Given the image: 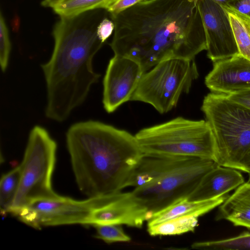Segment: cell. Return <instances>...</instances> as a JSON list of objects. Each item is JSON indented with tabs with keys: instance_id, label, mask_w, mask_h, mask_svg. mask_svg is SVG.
I'll return each instance as SVG.
<instances>
[{
	"instance_id": "6da1fadb",
	"label": "cell",
	"mask_w": 250,
	"mask_h": 250,
	"mask_svg": "<svg viewBox=\"0 0 250 250\" xmlns=\"http://www.w3.org/2000/svg\"><path fill=\"white\" fill-rule=\"evenodd\" d=\"M198 0H146L114 16L109 44L145 72L169 59H194L207 49Z\"/></svg>"
},
{
	"instance_id": "7a4b0ae2",
	"label": "cell",
	"mask_w": 250,
	"mask_h": 250,
	"mask_svg": "<svg viewBox=\"0 0 250 250\" xmlns=\"http://www.w3.org/2000/svg\"><path fill=\"white\" fill-rule=\"evenodd\" d=\"M109 16L99 8L60 17L53 31L54 46L49 61L41 64L46 86V117L62 122L85 100L100 75L93 59L103 44L97 35L101 21Z\"/></svg>"
},
{
	"instance_id": "3957f363",
	"label": "cell",
	"mask_w": 250,
	"mask_h": 250,
	"mask_svg": "<svg viewBox=\"0 0 250 250\" xmlns=\"http://www.w3.org/2000/svg\"><path fill=\"white\" fill-rule=\"evenodd\" d=\"M66 141L76 183L88 197L125 188L144 155L135 135L97 121L72 125Z\"/></svg>"
},
{
	"instance_id": "277c9868",
	"label": "cell",
	"mask_w": 250,
	"mask_h": 250,
	"mask_svg": "<svg viewBox=\"0 0 250 250\" xmlns=\"http://www.w3.org/2000/svg\"><path fill=\"white\" fill-rule=\"evenodd\" d=\"M201 110L214 136L216 163L246 172L245 162L250 153V110L224 94L213 92L204 97Z\"/></svg>"
},
{
	"instance_id": "5b68a950",
	"label": "cell",
	"mask_w": 250,
	"mask_h": 250,
	"mask_svg": "<svg viewBox=\"0 0 250 250\" xmlns=\"http://www.w3.org/2000/svg\"><path fill=\"white\" fill-rule=\"evenodd\" d=\"M135 136L146 155L195 157L215 161V140L206 120L178 117L144 128Z\"/></svg>"
},
{
	"instance_id": "8992f818",
	"label": "cell",
	"mask_w": 250,
	"mask_h": 250,
	"mask_svg": "<svg viewBox=\"0 0 250 250\" xmlns=\"http://www.w3.org/2000/svg\"><path fill=\"white\" fill-rule=\"evenodd\" d=\"M57 145L49 132L40 125L31 130L23 158L19 188L10 213L17 216L30 203L41 200H56L62 196L53 189Z\"/></svg>"
},
{
	"instance_id": "52a82bcc",
	"label": "cell",
	"mask_w": 250,
	"mask_h": 250,
	"mask_svg": "<svg viewBox=\"0 0 250 250\" xmlns=\"http://www.w3.org/2000/svg\"><path fill=\"white\" fill-rule=\"evenodd\" d=\"M199 73L194 59H172L162 61L143 75L130 101L151 105L164 114L176 106L188 93Z\"/></svg>"
},
{
	"instance_id": "ba28073f",
	"label": "cell",
	"mask_w": 250,
	"mask_h": 250,
	"mask_svg": "<svg viewBox=\"0 0 250 250\" xmlns=\"http://www.w3.org/2000/svg\"><path fill=\"white\" fill-rule=\"evenodd\" d=\"M217 165L212 160L189 157L182 165L130 192L146 213L147 221L156 212L188 197L205 174Z\"/></svg>"
},
{
	"instance_id": "9c48e42d",
	"label": "cell",
	"mask_w": 250,
	"mask_h": 250,
	"mask_svg": "<svg viewBox=\"0 0 250 250\" xmlns=\"http://www.w3.org/2000/svg\"><path fill=\"white\" fill-rule=\"evenodd\" d=\"M103 199V196L82 201L62 196L56 200H38L22 208L16 216L21 222L38 229L42 227L86 225L91 212L100 206Z\"/></svg>"
},
{
	"instance_id": "30bf717a",
	"label": "cell",
	"mask_w": 250,
	"mask_h": 250,
	"mask_svg": "<svg viewBox=\"0 0 250 250\" xmlns=\"http://www.w3.org/2000/svg\"><path fill=\"white\" fill-rule=\"evenodd\" d=\"M207 57L213 62L239 54L226 9L212 0H198Z\"/></svg>"
},
{
	"instance_id": "8fae6325",
	"label": "cell",
	"mask_w": 250,
	"mask_h": 250,
	"mask_svg": "<svg viewBox=\"0 0 250 250\" xmlns=\"http://www.w3.org/2000/svg\"><path fill=\"white\" fill-rule=\"evenodd\" d=\"M145 72L135 61L114 55L110 60L103 80V103L108 113L130 101Z\"/></svg>"
},
{
	"instance_id": "7c38bea8",
	"label": "cell",
	"mask_w": 250,
	"mask_h": 250,
	"mask_svg": "<svg viewBox=\"0 0 250 250\" xmlns=\"http://www.w3.org/2000/svg\"><path fill=\"white\" fill-rule=\"evenodd\" d=\"M205 83L211 92L224 95L250 89V60L238 54L213 62Z\"/></svg>"
},
{
	"instance_id": "4fadbf2b",
	"label": "cell",
	"mask_w": 250,
	"mask_h": 250,
	"mask_svg": "<svg viewBox=\"0 0 250 250\" xmlns=\"http://www.w3.org/2000/svg\"><path fill=\"white\" fill-rule=\"evenodd\" d=\"M145 218L130 199L128 192L103 195L101 204L94 209L86 225H125L141 228Z\"/></svg>"
},
{
	"instance_id": "5bb4252c",
	"label": "cell",
	"mask_w": 250,
	"mask_h": 250,
	"mask_svg": "<svg viewBox=\"0 0 250 250\" xmlns=\"http://www.w3.org/2000/svg\"><path fill=\"white\" fill-rule=\"evenodd\" d=\"M244 182L238 170L217 165L205 174L188 199L201 201L216 198L228 194Z\"/></svg>"
},
{
	"instance_id": "9a60e30c",
	"label": "cell",
	"mask_w": 250,
	"mask_h": 250,
	"mask_svg": "<svg viewBox=\"0 0 250 250\" xmlns=\"http://www.w3.org/2000/svg\"><path fill=\"white\" fill-rule=\"evenodd\" d=\"M189 157H170L144 154L134 169L125 188L141 186L184 163Z\"/></svg>"
},
{
	"instance_id": "2e32d148",
	"label": "cell",
	"mask_w": 250,
	"mask_h": 250,
	"mask_svg": "<svg viewBox=\"0 0 250 250\" xmlns=\"http://www.w3.org/2000/svg\"><path fill=\"white\" fill-rule=\"evenodd\" d=\"M218 207L216 220L250 229V182L239 186Z\"/></svg>"
},
{
	"instance_id": "e0dca14e",
	"label": "cell",
	"mask_w": 250,
	"mask_h": 250,
	"mask_svg": "<svg viewBox=\"0 0 250 250\" xmlns=\"http://www.w3.org/2000/svg\"><path fill=\"white\" fill-rule=\"evenodd\" d=\"M228 196V194H226L201 201H190L188 197L181 198L154 213L147 221V227L181 216L192 215L199 217L219 207Z\"/></svg>"
},
{
	"instance_id": "ac0fdd59",
	"label": "cell",
	"mask_w": 250,
	"mask_h": 250,
	"mask_svg": "<svg viewBox=\"0 0 250 250\" xmlns=\"http://www.w3.org/2000/svg\"><path fill=\"white\" fill-rule=\"evenodd\" d=\"M198 225V217L185 215L175 217L153 226L147 227L150 235H175L193 232Z\"/></svg>"
},
{
	"instance_id": "d6986e66",
	"label": "cell",
	"mask_w": 250,
	"mask_h": 250,
	"mask_svg": "<svg viewBox=\"0 0 250 250\" xmlns=\"http://www.w3.org/2000/svg\"><path fill=\"white\" fill-rule=\"evenodd\" d=\"M21 176V164L3 175L0 182V209L2 215L9 213L17 195Z\"/></svg>"
},
{
	"instance_id": "ffe728a7",
	"label": "cell",
	"mask_w": 250,
	"mask_h": 250,
	"mask_svg": "<svg viewBox=\"0 0 250 250\" xmlns=\"http://www.w3.org/2000/svg\"><path fill=\"white\" fill-rule=\"evenodd\" d=\"M118 0H66L54 7L60 17L70 16L99 8L108 9Z\"/></svg>"
},
{
	"instance_id": "44dd1931",
	"label": "cell",
	"mask_w": 250,
	"mask_h": 250,
	"mask_svg": "<svg viewBox=\"0 0 250 250\" xmlns=\"http://www.w3.org/2000/svg\"><path fill=\"white\" fill-rule=\"evenodd\" d=\"M224 8L228 13L239 53L250 60V27L248 21L242 16Z\"/></svg>"
},
{
	"instance_id": "7402d4cb",
	"label": "cell",
	"mask_w": 250,
	"mask_h": 250,
	"mask_svg": "<svg viewBox=\"0 0 250 250\" xmlns=\"http://www.w3.org/2000/svg\"><path fill=\"white\" fill-rule=\"evenodd\" d=\"M191 247L199 250H250V232L225 239L195 242Z\"/></svg>"
},
{
	"instance_id": "603a6c76",
	"label": "cell",
	"mask_w": 250,
	"mask_h": 250,
	"mask_svg": "<svg viewBox=\"0 0 250 250\" xmlns=\"http://www.w3.org/2000/svg\"><path fill=\"white\" fill-rule=\"evenodd\" d=\"M93 227L96 230L95 237L106 243L129 242L131 240L119 225H98Z\"/></svg>"
},
{
	"instance_id": "cb8c5ba5",
	"label": "cell",
	"mask_w": 250,
	"mask_h": 250,
	"mask_svg": "<svg viewBox=\"0 0 250 250\" xmlns=\"http://www.w3.org/2000/svg\"><path fill=\"white\" fill-rule=\"evenodd\" d=\"M11 44L9 32L1 11L0 14V65L1 70H6L10 57Z\"/></svg>"
},
{
	"instance_id": "d4e9b609",
	"label": "cell",
	"mask_w": 250,
	"mask_h": 250,
	"mask_svg": "<svg viewBox=\"0 0 250 250\" xmlns=\"http://www.w3.org/2000/svg\"><path fill=\"white\" fill-rule=\"evenodd\" d=\"M115 24L109 16L104 18L99 23L97 28V35L104 43L114 31Z\"/></svg>"
},
{
	"instance_id": "484cf974",
	"label": "cell",
	"mask_w": 250,
	"mask_h": 250,
	"mask_svg": "<svg viewBox=\"0 0 250 250\" xmlns=\"http://www.w3.org/2000/svg\"><path fill=\"white\" fill-rule=\"evenodd\" d=\"M224 7L250 19V0H232Z\"/></svg>"
},
{
	"instance_id": "4316f807",
	"label": "cell",
	"mask_w": 250,
	"mask_h": 250,
	"mask_svg": "<svg viewBox=\"0 0 250 250\" xmlns=\"http://www.w3.org/2000/svg\"><path fill=\"white\" fill-rule=\"evenodd\" d=\"M145 0H118L107 10L110 16H114Z\"/></svg>"
},
{
	"instance_id": "83f0119b",
	"label": "cell",
	"mask_w": 250,
	"mask_h": 250,
	"mask_svg": "<svg viewBox=\"0 0 250 250\" xmlns=\"http://www.w3.org/2000/svg\"><path fill=\"white\" fill-rule=\"evenodd\" d=\"M225 95L230 100L250 110V89Z\"/></svg>"
},
{
	"instance_id": "f1b7e54d",
	"label": "cell",
	"mask_w": 250,
	"mask_h": 250,
	"mask_svg": "<svg viewBox=\"0 0 250 250\" xmlns=\"http://www.w3.org/2000/svg\"><path fill=\"white\" fill-rule=\"evenodd\" d=\"M65 0H43L42 2V5L44 7L53 8Z\"/></svg>"
},
{
	"instance_id": "f546056e",
	"label": "cell",
	"mask_w": 250,
	"mask_h": 250,
	"mask_svg": "<svg viewBox=\"0 0 250 250\" xmlns=\"http://www.w3.org/2000/svg\"><path fill=\"white\" fill-rule=\"evenodd\" d=\"M245 167L246 169V173H248L249 175L248 182H250V153L246 161Z\"/></svg>"
},
{
	"instance_id": "4dcf8cb0",
	"label": "cell",
	"mask_w": 250,
	"mask_h": 250,
	"mask_svg": "<svg viewBox=\"0 0 250 250\" xmlns=\"http://www.w3.org/2000/svg\"><path fill=\"white\" fill-rule=\"evenodd\" d=\"M223 7H226L232 0H212Z\"/></svg>"
},
{
	"instance_id": "1f68e13d",
	"label": "cell",
	"mask_w": 250,
	"mask_h": 250,
	"mask_svg": "<svg viewBox=\"0 0 250 250\" xmlns=\"http://www.w3.org/2000/svg\"><path fill=\"white\" fill-rule=\"evenodd\" d=\"M239 15H240V14H239ZM243 17H244L246 19V20H247V21H248V24H249V25L250 27V19L248 18H247V17H244V16H243Z\"/></svg>"
}]
</instances>
